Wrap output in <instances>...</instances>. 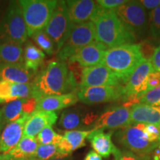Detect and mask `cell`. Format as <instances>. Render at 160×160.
I'll return each mask as SVG.
<instances>
[{"instance_id": "obj_1", "label": "cell", "mask_w": 160, "mask_h": 160, "mask_svg": "<svg viewBox=\"0 0 160 160\" xmlns=\"http://www.w3.org/2000/svg\"><path fill=\"white\" fill-rule=\"evenodd\" d=\"M33 98L37 101L53 95L76 92L77 82L73 71L62 61H52L35 77Z\"/></svg>"}, {"instance_id": "obj_2", "label": "cell", "mask_w": 160, "mask_h": 160, "mask_svg": "<svg viewBox=\"0 0 160 160\" xmlns=\"http://www.w3.org/2000/svg\"><path fill=\"white\" fill-rule=\"evenodd\" d=\"M93 22L96 30V41L108 48L134 44L135 37L124 25L115 11L102 8Z\"/></svg>"}, {"instance_id": "obj_3", "label": "cell", "mask_w": 160, "mask_h": 160, "mask_svg": "<svg viewBox=\"0 0 160 160\" xmlns=\"http://www.w3.org/2000/svg\"><path fill=\"white\" fill-rule=\"evenodd\" d=\"M145 59L141 45L129 44L108 49L102 64L117 77L120 83L125 84Z\"/></svg>"}, {"instance_id": "obj_4", "label": "cell", "mask_w": 160, "mask_h": 160, "mask_svg": "<svg viewBox=\"0 0 160 160\" xmlns=\"http://www.w3.org/2000/svg\"><path fill=\"white\" fill-rule=\"evenodd\" d=\"M19 3L22 10L28 36L42 31L47 26L57 7V0H21Z\"/></svg>"}, {"instance_id": "obj_5", "label": "cell", "mask_w": 160, "mask_h": 160, "mask_svg": "<svg viewBox=\"0 0 160 160\" xmlns=\"http://www.w3.org/2000/svg\"><path fill=\"white\" fill-rule=\"evenodd\" d=\"M27 28L19 2L10 4L0 22V38L5 42L22 44L28 39Z\"/></svg>"}, {"instance_id": "obj_6", "label": "cell", "mask_w": 160, "mask_h": 160, "mask_svg": "<svg viewBox=\"0 0 160 160\" xmlns=\"http://www.w3.org/2000/svg\"><path fill=\"white\" fill-rule=\"evenodd\" d=\"M145 124H134L120 129L116 133V140L126 151L141 155H148L159 142H151L144 133Z\"/></svg>"}, {"instance_id": "obj_7", "label": "cell", "mask_w": 160, "mask_h": 160, "mask_svg": "<svg viewBox=\"0 0 160 160\" xmlns=\"http://www.w3.org/2000/svg\"><path fill=\"white\" fill-rule=\"evenodd\" d=\"M73 25L70 19L66 1H58L49 22L44 29L54 43L57 53L68 39Z\"/></svg>"}, {"instance_id": "obj_8", "label": "cell", "mask_w": 160, "mask_h": 160, "mask_svg": "<svg viewBox=\"0 0 160 160\" xmlns=\"http://www.w3.org/2000/svg\"><path fill=\"white\" fill-rule=\"evenodd\" d=\"M115 12L135 38L143 37L149 30V14L139 1H127Z\"/></svg>"}, {"instance_id": "obj_9", "label": "cell", "mask_w": 160, "mask_h": 160, "mask_svg": "<svg viewBox=\"0 0 160 160\" xmlns=\"http://www.w3.org/2000/svg\"><path fill=\"white\" fill-rule=\"evenodd\" d=\"M95 41L96 30L93 22L73 25L68 39L58 52V57L60 61L68 60L79 49Z\"/></svg>"}, {"instance_id": "obj_10", "label": "cell", "mask_w": 160, "mask_h": 160, "mask_svg": "<svg viewBox=\"0 0 160 160\" xmlns=\"http://www.w3.org/2000/svg\"><path fill=\"white\" fill-rule=\"evenodd\" d=\"M155 71L150 60L145 59L138 66L123 87V99L139 98L148 91V79L152 72Z\"/></svg>"}, {"instance_id": "obj_11", "label": "cell", "mask_w": 160, "mask_h": 160, "mask_svg": "<svg viewBox=\"0 0 160 160\" xmlns=\"http://www.w3.org/2000/svg\"><path fill=\"white\" fill-rule=\"evenodd\" d=\"M80 102L86 105H97L114 102L123 98L122 86H99L82 88L77 91Z\"/></svg>"}, {"instance_id": "obj_12", "label": "cell", "mask_w": 160, "mask_h": 160, "mask_svg": "<svg viewBox=\"0 0 160 160\" xmlns=\"http://www.w3.org/2000/svg\"><path fill=\"white\" fill-rule=\"evenodd\" d=\"M99 86H120V82L102 64L83 68L79 82V88Z\"/></svg>"}, {"instance_id": "obj_13", "label": "cell", "mask_w": 160, "mask_h": 160, "mask_svg": "<svg viewBox=\"0 0 160 160\" xmlns=\"http://www.w3.org/2000/svg\"><path fill=\"white\" fill-rule=\"evenodd\" d=\"M131 125V108L117 106L104 112L96 120L93 129H122Z\"/></svg>"}, {"instance_id": "obj_14", "label": "cell", "mask_w": 160, "mask_h": 160, "mask_svg": "<svg viewBox=\"0 0 160 160\" xmlns=\"http://www.w3.org/2000/svg\"><path fill=\"white\" fill-rule=\"evenodd\" d=\"M70 19L73 25L93 22L102 8L97 1L92 0H70L66 1Z\"/></svg>"}, {"instance_id": "obj_15", "label": "cell", "mask_w": 160, "mask_h": 160, "mask_svg": "<svg viewBox=\"0 0 160 160\" xmlns=\"http://www.w3.org/2000/svg\"><path fill=\"white\" fill-rule=\"evenodd\" d=\"M108 48L95 41L79 49L68 60L70 63H77L81 68H88L100 65Z\"/></svg>"}, {"instance_id": "obj_16", "label": "cell", "mask_w": 160, "mask_h": 160, "mask_svg": "<svg viewBox=\"0 0 160 160\" xmlns=\"http://www.w3.org/2000/svg\"><path fill=\"white\" fill-rule=\"evenodd\" d=\"M97 115L91 112H86L83 108H73L64 111L60 115L59 125L68 131L88 127L98 119Z\"/></svg>"}, {"instance_id": "obj_17", "label": "cell", "mask_w": 160, "mask_h": 160, "mask_svg": "<svg viewBox=\"0 0 160 160\" xmlns=\"http://www.w3.org/2000/svg\"><path fill=\"white\" fill-rule=\"evenodd\" d=\"M37 101L34 98L16 99L10 102L2 109L5 124H9L21 119L25 116H30L37 109Z\"/></svg>"}, {"instance_id": "obj_18", "label": "cell", "mask_w": 160, "mask_h": 160, "mask_svg": "<svg viewBox=\"0 0 160 160\" xmlns=\"http://www.w3.org/2000/svg\"><path fill=\"white\" fill-rule=\"evenodd\" d=\"M30 116H25L6 125L0 136V153H7L17 145L23 137L25 124Z\"/></svg>"}, {"instance_id": "obj_19", "label": "cell", "mask_w": 160, "mask_h": 160, "mask_svg": "<svg viewBox=\"0 0 160 160\" xmlns=\"http://www.w3.org/2000/svg\"><path fill=\"white\" fill-rule=\"evenodd\" d=\"M57 119V113L54 111H35L25 124L23 136L35 137L45 127L54 125Z\"/></svg>"}, {"instance_id": "obj_20", "label": "cell", "mask_w": 160, "mask_h": 160, "mask_svg": "<svg viewBox=\"0 0 160 160\" xmlns=\"http://www.w3.org/2000/svg\"><path fill=\"white\" fill-rule=\"evenodd\" d=\"M91 131H67L57 144L58 155L62 157L70 156L76 150L85 145V139Z\"/></svg>"}, {"instance_id": "obj_21", "label": "cell", "mask_w": 160, "mask_h": 160, "mask_svg": "<svg viewBox=\"0 0 160 160\" xmlns=\"http://www.w3.org/2000/svg\"><path fill=\"white\" fill-rule=\"evenodd\" d=\"M34 72L28 69L22 64H0V81L13 83H30Z\"/></svg>"}, {"instance_id": "obj_22", "label": "cell", "mask_w": 160, "mask_h": 160, "mask_svg": "<svg viewBox=\"0 0 160 160\" xmlns=\"http://www.w3.org/2000/svg\"><path fill=\"white\" fill-rule=\"evenodd\" d=\"M79 101L77 93L72 92L62 95H53L42 98L37 101L36 111H56L75 105Z\"/></svg>"}, {"instance_id": "obj_23", "label": "cell", "mask_w": 160, "mask_h": 160, "mask_svg": "<svg viewBox=\"0 0 160 160\" xmlns=\"http://www.w3.org/2000/svg\"><path fill=\"white\" fill-rule=\"evenodd\" d=\"M112 132L105 133L104 130L93 129L88 136L92 148L102 157L108 158L113 154L117 148L111 139Z\"/></svg>"}, {"instance_id": "obj_24", "label": "cell", "mask_w": 160, "mask_h": 160, "mask_svg": "<svg viewBox=\"0 0 160 160\" xmlns=\"http://www.w3.org/2000/svg\"><path fill=\"white\" fill-rule=\"evenodd\" d=\"M153 124L160 126V106L138 103L131 108V125Z\"/></svg>"}, {"instance_id": "obj_25", "label": "cell", "mask_w": 160, "mask_h": 160, "mask_svg": "<svg viewBox=\"0 0 160 160\" xmlns=\"http://www.w3.org/2000/svg\"><path fill=\"white\" fill-rule=\"evenodd\" d=\"M24 51L21 45L9 42L0 44V64H22Z\"/></svg>"}, {"instance_id": "obj_26", "label": "cell", "mask_w": 160, "mask_h": 160, "mask_svg": "<svg viewBox=\"0 0 160 160\" xmlns=\"http://www.w3.org/2000/svg\"><path fill=\"white\" fill-rule=\"evenodd\" d=\"M39 143L35 137L23 136L19 142L11 151L7 152L14 159L31 158L35 153Z\"/></svg>"}, {"instance_id": "obj_27", "label": "cell", "mask_w": 160, "mask_h": 160, "mask_svg": "<svg viewBox=\"0 0 160 160\" xmlns=\"http://www.w3.org/2000/svg\"><path fill=\"white\" fill-rule=\"evenodd\" d=\"M23 64L28 69L36 73L45 59V55L41 49H39L31 43L28 44L24 51Z\"/></svg>"}, {"instance_id": "obj_28", "label": "cell", "mask_w": 160, "mask_h": 160, "mask_svg": "<svg viewBox=\"0 0 160 160\" xmlns=\"http://www.w3.org/2000/svg\"><path fill=\"white\" fill-rule=\"evenodd\" d=\"M33 82L30 83H13L10 88V102L16 99L33 98Z\"/></svg>"}, {"instance_id": "obj_29", "label": "cell", "mask_w": 160, "mask_h": 160, "mask_svg": "<svg viewBox=\"0 0 160 160\" xmlns=\"http://www.w3.org/2000/svg\"><path fill=\"white\" fill-rule=\"evenodd\" d=\"M57 146L54 144L39 145L35 153L31 157L34 160H51L57 157Z\"/></svg>"}, {"instance_id": "obj_30", "label": "cell", "mask_w": 160, "mask_h": 160, "mask_svg": "<svg viewBox=\"0 0 160 160\" xmlns=\"http://www.w3.org/2000/svg\"><path fill=\"white\" fill-rule=\"evenodd\" d=\"M33 40L41 48V49L47 53L48 54H53L56 51V47L53 42L52 41L48 36L46 34V33L42 31H40L36 33L32 36Z\"/></svg>"}, {"instance_id": "obj_31", "label": "cell", "mask_w": 160, "mask_h": 160, "mask_svg": "<svg viewBox=\"0 0 160 160\" xmlns=\"http://www.w3.org/2000/svg\"><path fill=\"white\" fill-rule=\"evenodd\" d=\"M62 136L56 133L51 126H47L37 135V140L39 145H49L54 144L57 145Z\"/></svg>"}, {"instance_id": "obj_32", "label": "cell", "mask_w": 160, "mask_h": 160, "mask_svg": "<svg viewBox=\"0 0 160 160\" xmlns=\"http://www.w3.org/2000/svg\"><path fill=\"white\" fill-rule=\"evenodd\" d=\"M139 103L151 106H160V85L143 93L139 97Z\"/></svg>"}, {"instance_id": "obj_33", "label": "cell", "mask_w": 160, "mask_h": 160, "mask_svg": "<svg viewBox=\"0 0 160 160\" xmlns=\"http://www.w3.org/2000/svg\"><path fill=\"white\" fill-rule=\"evenodd\" d=\"M149 31L155 38H160V5L149 13Z\"/></svg>"}, {"instance_id": "obj_34", "label": "cell", "mask_w": 160, "mask_h": 160, "mask_svg": "<svg viewBox=\"0 0 160 160\" xmlns=\"http://www.w3.org/2000/svg\"><path fill=\"white\" fill-rule=\"evenodd\" d=\"M114 160H151L148 155H141L133 152L117 148L113 153Z\"/></svg>"}, {"instance_id": "obj_35", "label": "cell", "mask_w": 160, "mask_h": 160, "mask_svg": "<svg viewBox=\"0 0 160 160\" xmlns=\"http://www.w3.org/2000/svg\"><path fill=\"white\" fill-rule=\"evenodd\" d=\"M144 133L151 142H159L160 126L153 124H145Z\"/></svg>"}, {"instance_id": "obj_36", "label": "cell", "mask_w": 160, "mask_h": 160, "mask_svg": "<svg viewBox=\"0 0 160 160\" xmlns=\"http://www.w3.org/2000/svg\"><path fill=\"white\" fill-rule=\"evenodd\" d=\"M125 0H98L97 2L100 8L108 11H115L120 6L126 3Z\"/></svg>"}, {"instance_id": "obj_37", "label": "cell", "mask_w": 160, "mask_h": 160, "mask_svg": "<svg viewBox=\"0 0 160 160\" xmlns=\"http://www.w3.org/2000/svg\"><path fill=\"white\" fill-rule=\"evenodd\" d=\"M11 84L8 81H0V103L10 102Z\"/></svg>"}, {"instance_id": "obj_38", "label": "cell", "mask_w": 160, "mask_h": 160, "mask_svg": "<svg viewBox=\"0 0 160 160\" xmlns=\"http://www.w3.org/2000/svg\"><path fill=\"white\" fill-rule=\"evenodd\" d=\"M160 85V73L157 71H153L150 73L148 79V91Z\"/></svg>"}, {"instance_id": "obj_39", "label": "cell", "mask_w": 160, "mask_h": 160, "mask_svg": "<svg viewBox=\"0 0 160 160\" xmlns=\"http://www.w3.org/2000/svg\"><path fill=\"white\" fill-rule=\"evenodd\" d=\"M150 61L153 65L155 71L160 73V45L155 48Z\"/></svg>"}, {"instance_id": "obj_40", "label": "cell", "mask_w": 160, "mask_h": 160, "mask_svg": "<svg viewBox=\"0 0 160 160\" xmlns=\"http://www.w3.org/2000/svg\"><path fill=\"white\" fill-rule=\"evenodd\" d=\"M146 11H153L160 5V0H142L139 1Z\"/></svg>"}, {"instance_id": "obj_41", "label": "cell", "mask_w": 160, "mask_h": 160, "mask_svg": "<svg viewBox=\"0 0 160 160\" xmlns=\"http://www.w3.org/2000/svg\"><path fill=\"white\" fill-rule=\"evenodd\" d=\"M84 160H102V158L94 151H91L86 154Z\"/></svg>"}, {"instance_id": "obj_42", "label": "cell", "mask_w": 160, "mask_h": 160, "mask_svg": "<svg viewBox=\"0 0 160 160\" xmlns=\"http://www.w3.org/2000/svg\"><path fill=\"white\" fill-rule=\"evenodd\" d=\"M51 160H72V157L70 156L68 157H62V156H57Z\"/></svg>"}, {"instance_id": "obj_43", "label": "cell", "mask_w": 160, "mask_h": 160, "mask_svg": "<svg viewBox=\"0 0 160 160\" xmlns=\"http://www.w3.org/2000/svg\"><path fill=\"white\" fill-rule=\"evenodd\" d=\"M5 124L4 123L3 118H2V109L0 110V132H1L3 126L5 125Z\"/></svg>"}, {"instance_id": "obj_44", "label": "cell", "mask_w": 160, "mask_h": 160, "mask_svg": "<svg viewBox=\"0 0 160 160\" xmlns=\"http://www.w3.org/2000/svg\"><path fill=\"white\" fill-rule=\"evenodd\" d=\"M13 160H34L31 158H27V159H13Z\"/></svg>"}, {"instance_id": "obj_45", "label": "cell", "mask_w": 160, "mask_h": 160, "mask_svg": "<svg viewBox=\"0 0 160 160\" xmlns=\"http://www.w3.org/2000/svg\"><path fill=\"white\" fill-rule=\"evenodd\" d=\"M159 146L160 147V142H159Z\"/></svg>"}, {"instance_id": "obj_46", "label": "cell", "mask_w": 160, "mask_h": 160, "mask_svg": "<svg viewBox=\"0 0 160 160\" xmlns=\"http://www.w3.org/2000/svg\"><path fill=\"white\" fill-rule=\"evenodd\" d=\"M159 142H160V139H159Z\"/></svg>"}]
</instances>
